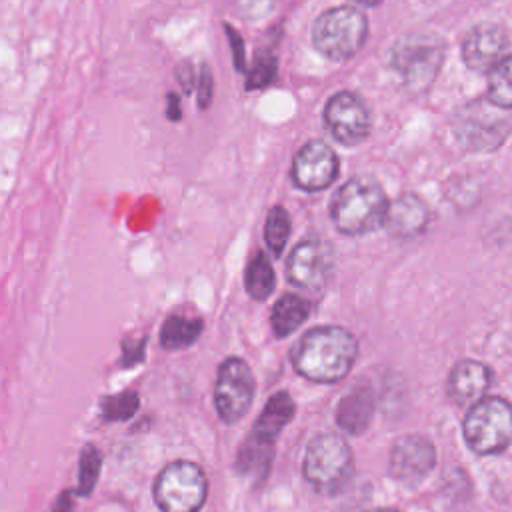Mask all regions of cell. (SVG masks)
<instances>
[{"mask_svg": "<svg viewBox=\"0 0 512 512\" xmlns=\"http://www.w3.org/2000/svg\"><path fill=\"white\" fill-rule=\"evenodd\" d=\"M388 198L372 176H354L334 194L330 216L334 226L346 236H360L382 226L388 212Z\"/></svg>", "mask_w": 512, "mask_h": 512, "instance_id": "2", "label": "cell"}, {"mask_svg": "<svg viewBox=\"0 0 512 512\" xmlns=\"http://www.w3.org/2000/svg\"><path fill=\"white\" fill-rule=\"evenodd\" d=\"M374 394L368 386H356L346 392L336 408V422L348 434H362L374 416Z\"/></svg>", "mask_w": 512, "mask_h": 512, "instance_id": "17", "label": "cell"}, {"mask_svg": "<svg viewBox=\"0 0 512 512\" xmlns=\"http://www.w3.org/2000/svg\"><path fill=\"white\" fill-rule=\"evenodd\" d=\"M352 2H358V4H364V6H376L380 0H352Z\"/></svg>", "mask_w": 512, "mask_h": 512, "instance_id": "34", "label": "cell"}, {"mask_svg": "<svg viewBox=\"0 0 512 512\" xmlns=\"http://www.w3.org/2000/svg\"><path fill=\"white\" fill-rule=\"evenodd\" d=\"M458 142L468 150H496L508 134V120L496 112V106L470 102L452 120Z\"/></svg>", "mask_w": 512, "mask_h": 512, "instance_id": "8", "label": "cell"}, {"mask_svg": "<svg viewBox=\"0 0 512 512\" xmlns=\"http://www.w3.org/2000/svg\"><path fill=\"white\" fill-rule=\"evenodd\" d=\"M436 452L430 440L418 434H408L396 440L390 452V474L404 484L422 482L434 468Z\"/></svg>", "mask_w": 512, "mask_h": 512, "instance_id": "14", "label": "cell"}, {"mask_svg": "<svg viewBox=\"0 0 512 512\" xmlns=\"http://www.w3.org/2000/svg\"><path fill=\"white\" fill-rule=\"evenodd\" d=\"M368 32V20L362 10L336 6L316 18L312 26V44L326 58L346 62L362 50Z\"/></svg>", "mask_w": 512, "mask_h": 512, "instance_id": "4", "label": "cell"}, {"mask_svg": "<svg viewBox=\"0 0 512 512\" xmlns=\"http://www.w3.org/2000/svg\"><path fill=\"white\" fill-rule=\"evenodd\" d=\"M294 410H296V406H294L292 396L288 392H276L274 396H270L264 410L260 412L250 438H254L266 446H274V440L278 438L282 428L292 420Z\"/></svg>", "mask_w": 512, "mask_h": 512, "instance_id": "18", "label": "cell"}, {"mask_svg": "<svg viewBox=\"0 0 512 512\" xmlns=\"http://www.w3.org/2000/svg\"><path fill=\"white\" fill-rule=\"evenodd\" d=\"M290 176L304 192L326 190L338 178V156L326 142L310 140L296 152Z\"/></svg>", "mask_w": 512, "mask_h": 512, "instance_id": "12", "label": "cell"}, {"mask_svg": "<svg viewBox=\"0 0 512 512\" xmlns=\"http://www.w3.org/2000/svg\"><path fill=\"white\" fill-rule=\"evenodd\" d=\"M490 380L492 374L482 362L462 360L452 368L448 376V396L460 406H474L486 394Z\"/></svg>", "mask_w": 512, "mask_h": 512, "instance_id": "16", "label": "cell"}, {"mask_svg": "<svg viewBox=\"0 0 512 512\" xmlns=\"http://www.w3.org/2000/svg\"><path fill=\"white\" fill-rule=\"evenodd\" d=\"M354 470V458L346 440L338 434L324 432L310 440L302 472L308 484L322 494L340 492Z\"/></svg>", "mask_w": 512, "mask_h": 512, "instance_id": "5", "label": "cell"}, {"mask_svg": "<svg viewBox=\"0 0 512 512\" xmlns=\"http://www.w3.org/2000/svg\"><path fill=\"white\" fill-rule=\"evenodd\" d=\"M202 332L200 318H188L182 314H170L160 330V342L166 350H182L198 340Z\"/></svg>", "mask_w": 512, "mask_h": 512, "instance_id": "20", "label": "cell"}, {"mask_svg": "<svg viewBox=\"0 0 512 512\" xmlns=\"http://www.w3.org/2000/svg\"><path fill=\"white\" fill-rule=\"evenodd\" d=\"M198 102H200V108H206L212 100V76H210V70L204 66L202 72H200V82H198Z\"/></svg>", "mask_w": 512, "mask_h": 512, "instance_id": "30", "label": "cell"}, {"mask_svg": "<svg viewBox=\"0 0 512 512\" xmlns=\"http://www.w3.org/2000/svg\"><path fill=\"white\" fill-rule=\"evenodd\" d=\"M168 102H170V110H168V118L170 120H178L180 118V102L176 94H168Z\"/></svg>", "mask_w": 512, "mask_h": 512, "instance_id": "33", "label": "cell"}, {"mask_svg": "<svg viewBox=\"0 0 512 512\" xmlns=\"http://www.w3.org/2000/svg\"><path fill=\"white\" fill-rule=\"evenodd\" d=\"M192 72H194V70H192V66H190L188 62H184L182 68L176 72L180 84H182L186 90H190V88L194 86V74H192Z\"/></svg>", "mask_w": 512, "mask_h": 512, "instance_id": "31", "label": "cell"}, {"mask_svg": "<svg viewBox=\"0 0 512 512\" xmlns=\"http://www.w3.org/2000/svg\"><path fill=\"white\" fill-rule=\"evenodd\" d=\"M290 230H292V222H290L288 212L282 206H274L268 212V218H266L264 240H266V246L270 248V252L276 258L282 256V252L286 248V242L290 238Z\"/></svg>", "mask_w": 512, "mask_h": 512, "instance_id": "24", "label": "cell"}, {"mask_svg": "<svg viewBox=\"0 0 512 512\" xmlns=\"http://www.w3.org/2000/svg\"><path fill=\"white\" fill-rule=\"evenodd\" d=\"M356 352V336L346 328L316 326L294 344L292 364L312 382H336L350 372Z\"/></svg>", "mask_w": 512, "mask_h": 512, "instance_id": "1", "label": "cell"}, {"mask_svg": "<svg viewBox=\"0 0 512 512\" xmlns=\"http://www.w3.org/2000/svg\"><path fill=\"white\" fill-rule=\"evenodd\" d=\"M488 102L498 108H512V54L488 74Z\"/></svg>", "mask_w": 512, "mask_h": 512, "instance_id": "23", "label": "cell"}, {"mask_svg": "<svg viewBox=\"0 0 512 512\" xmlns=\"http://www.w3.org/2000/svg\"><path fill=\"white\" fill-rule=\"evenodd\" d=\"M278 70V60L272 52L262 50L256 54L252 66L246 70V90H262L274 78Z\"/></svg>", "mask_w": 512, "mask_h": 512, "instance_id": "25", "label": "cell"}, {"mask_svg": "<svg viewBox=\"0 0 512 512\" xmlns=\"http://www.w3.org/2000/svg\"><path fill=\"white\" fill-rule=\"evenodd\" d=\"M508 34L498 24H478L462 40V60L474 72H492L508 50Z\"/></svg>", "mask_w": 512, "mask_h": 512, "instance_id": "13", "label": "cell"}, {"mask_svg": "<svg viewBox=\"0 0 512 512\" xmlns=\"http://www.w3.org/2000/svg\"><path fill=\"white\" fill-rule=\"evenodd\" d=\"M272 454H274L272 446H266L254 438H248L238 452V468L244 474H250L262 480L270 468Z\"/></svg>", "mask_w": 512, "mask_h": 512, "instance_id": "22", "label": "cell"}, {"mask_svg": "<svg viewBox=\"0 0 512 512\" xmlns=\"http://www.w3.org/2000/svg\"><path fill=\"white\" fill-rule=\"evenodd\" d=\"M100 464H102V456L98 452L96 446H86L80 454V468H78V492L80 496H90L98 474H100Z\"/></svg>", "mask_w": 512, "mask_h": 512, "instance_id": "26", "label": "cell"}, {"mask_svg": "<svg viewBox=\"0 0 512 512\" xmlns=\"http://www.w3.org/2000/svg\"><path fill=\"white\" fill-rule=\"evenodd\" d=\"M428 222H430V210L426 202L412 192H404L390 202L384 228L392 236L414 238L426 230Z\"/></svg>", "mask_w": 512, "mask_h": 512, "instance_id": "15", "label": "cell"}, {"mask_svg": "<svg viewBox=\"0 0 512 512\" xmlns=\"http://www.w3.org/2000/svg\"><path fill=\"white\" fill-rule=\"evenodd\" d=\"M368 512H400L396 508H376V510H368Z\"/></svg>", "mask_w": 512, "mask_h": 512, "instance_id": "35", "label": "cell"}, {"mask_svg": "<svg viewBox=\"0 0 512 512\" xmlns=\"http://www.w3.org/2000/svg\"><path fill=\"white\" fill-rule=\"evenodd\" d=\"M254 400V376L242 358H226L218 368L214 402L220 418L228 424L238 422Z\"/></svg>", "mask_w": 512, "mask_h": 512, "instance_id": "9", "label": "cell"}, {"mask_svg": "<svg viewBox=\"0 0 512 512\" xmlns=\"http://www.w3.org/2000/svg\"><path fill=\"white\" fill-rule=\"evenodd\" d=\"M72 494L70 492H62L56 506H54V512H72Z\"/></svg>", "mask_w": 512, "mask_h": 512, "instance_id": "32", "label": "cell"}, {"mask_svg": "<svg viewBox=\"0 0 512 512\" xmlns=\"http://www.w3.org/2000/svg\"><path fill=\"white\" fill-rule=\"evenodd\" d=\"M244 284H246V292L254 298V300H266L276 284V276H274V268L268 260L266 254L258 252L248 268H246V276H244Z\"/></svg>", "mask_w": 512, "mask_h": 512, "instance_id": "21", "label": "cell"}, {"mask_svg": "<svg viewBox=\"0 0 512 512\" xmlns=\"http://www.w3.org/2000/svg\"><path fill=\"white\" fill-rule=\"evenodd\" d=\"M208 494L202 468L188 460L168 464L156 478L154 498L162 512H198Z\"/></svg>", "mask_w": 512, "mask_h": 512, "instance_id": "7", "label": "cell"}, {"mask_svg": "<svg viewBox=\"0 0 512 512\" xmlns=\"http://www.w3.org/2000/svg\"><path fill=\"white\" fill-rule=\"evenodd\" d=\"M308 314H310L308 300H304L302 296H296V294H284L282 298H278V302L274 304L272 314H270V324H272L274 334L278 338L292 334L294 330H298L302 326V322L308 318Z\"/></svg>", "mask_w": 512, "mask_h": 512, "instance_id": "19", "label": "cell"}, {"mask_svg": "<svg viewBox=\"0 0 512 512\" xmlns=\"http://www.w3.org/2000/svg\"><path fill=\"white\" fill-rule=\"evenodd\" d=\"M334 272V252L328 242L308 238L296 244L288 256L286 278L304 290H320Z\"/></svg>", "mask_w": 512, "mask_h": 512, "instance_id": "10", "label": "cell"}, {"mask_svg": "<svg viewBox=\"0 0 512 512\" xmlns=\"http://www.w3.org/2000/svg\"><path fill=\"white\" fill-rule=\"evenodd\" d=\"M464 440L476 454H496L512 444V404L482 398L464 418Z\"/></svg>", "mask_w": 512, "mask_h": 512, "instance_id": "6", "label": "cell"}, {"mask_svg": "<svg viewBox=\"0 0 512 512\" xmlns=\"http://www.w3.org/2000/svg\"><path fill=\"white\" fill-rule=\"evenodd\" d=\"M444 40L430 32H412L396 40L390 50V68L398 74L404 88L412 92L426 90L444 60Z\"/></svg>", "mask_w": 512, "mask_h": 512, "instance_id": "3", "label": "cell"}, {"mask_svg": "<svg viewBox=\"0 0 512 512\" xmlns=\"http://www.w3.org/2000/svg\"><path fill=\"white\" fill-rule=\"evenodd\" d=\"M140 406L138 394L134 392H122V394H114L102 400L100 404V414L104 420H128Z\"/></svg>", "mask_w": 512, "mask_h": 512, "instance_id": "27", "label": "cell"}, {"mask_svg": "<svg viewBox=\"0 0 512 512\" xmlns=\"http://www.w3.org/2000/svg\"><path fill=\"white\" fill-rule=\"evenodd\" d=\"M224 30H226V34L230 36V44H232V52H234V66H236V70H246V62H244V40H242V36H240L230 24H224Z\"/></svg>", "mask_w": 512, "mask_h": 512, "instance_id": "29", "label": "cell"}, {"mask_svg": "<svg viewBox=\"0 0 512 512\" xmlns=\"http://www.w3.org/2000/svg\"><path fill=\"white\" fill-rule=\"evenodd\" d=\"M234 6H236V12L244 20L256 22V20H264L266 16L272 14L276 0H234Z\"/></svg>", "mask_w": 512, "mask_h": 512, "instance_id": "28", "label": "cell"}, {"mask_svg": "<svg viewBox=\"0 0 512 512\" xmlns=\"http://www.w3.org/2000/svg\"><path fill=\"white\" fill-rule=\"evenodd\" d=\"M324 124L336 142L356 146L370 134V112L356 94L342 90L326 102Z\"/></svg>", "mask_w": 512, "mask_h": 512, "instance_id": "11", "label": "cell"}]
</instances>
